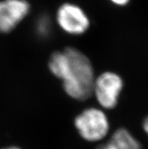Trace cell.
<instances>
[{
    "label": "cell",
    "mask_w": 148,
    "mask_h": 149,
    "mask_svg": "<svg viewBox=\"0 0 148 149\" xmlns=\"http://www.w3.org/2000/svg\"><path fill=\"white\" fill-rule=\"evenodd\" d=\"M143 130L145 131V133L148 136V115L145 117L142 123Z\"/></svg>",
    "instance_id": "10"
},
{
    "label": "cell",
    "mask_w": 148,
    "mask_h": 149,
    "mask_svg": "<svg viewBox=\"0 0 148 149\" xmlns=\"http://www.w3.org/2000/svg\"><path fill=\"white\" fill-rule=\"evenodd\" d=\"M55 21L64 33L81 36L89 30L91 21L83 8L73 2L61 4L55 14Z\"/></svg>",
    "instance_id": "4"
},
{
    "label": "cell",
    "mask_w": 148,
    "mask_h": 149,
    "mask_svg": "<svg viewBox=\"0 0 148 149\" xmlns=\"http://www.w3.org/2000/svg\"><path fill=\"white\" fill-rule=\"evenodd\" d=\"M109 142L116 149H143L138 139L129 130L124 127L116 130Z\"/></svg>",
    "instance_id": "6"
},
{
    "label": "cell",
    "mask_w": 148,
    "mask_h": 149,
    "mask_svg": "<svg viewBox=\"0 0 148 149\" xmlns=\"http://www.w3.org/2000/svg\"><path fill=\"white\" fill-rule=\"evenodd\" d=\"M51 21L47 15H42L36 23V32L42 39H46L51 33Z\"/></svg>",
    "instance_id": "7"
},
{
    "label": "cell",
    "mask_w": 148,
    "mask_h": 149,
    "mask_svg": "<svg viewBox=\"0 0 148 149\" xmlns=\"http://www.w3.org/2000/svg\"><path fill=\"white\" fill-rule=\"evenodd\" d=\"M96 149H116V148L108 141L106 143L101 144L100 146H98V147L96 148Z\"/></svg>",
    "instance_id": "9"
},
{
    "label": "cell",
    "mask_w": 148,
    "mask_h": 149,
    "mask_svg": "<svg viewBox=\"0 0 148 149\" xmlns=\"http://www.w3.org/2000/svg\"><path fill=\"white\" fill-rule=\"evenodd\" d=\"M74 127L83 140L98 142L107 137L110 125L104 109L89 107L76 116Z\"/></svg>",
    "instance_id": "2"
},
{
    "label": "cell",
    "mask_w": 148,
    "mask_h": 149,
    "mask_svg": "<svg viewBox=\"0 0 148 149\" xmlns=\"http://www.w3.org/2000/svg\"><path fill=\"white\" fill-rule=\"evenodd\" d=\"M49 70L61 80L68 96L85 101L92 96L95 74L92 61L86 55L74 47L53 52L49 61Z\"/></svg>",
    "instance_id": "1"
},
{
    "label": "cell",
    "mask_w": 148,
    "mask_h": 149,
    "mask_svg": "<svg viewBox=\"0 0 148 149\" xmlns=\"http://www.w3.org/2000/svg\"><path fill=\"white\" fill-rule=\"evenodd\" d=\"M30 4L26 0L0 1V33H9L30 12Z\"/></svg>",
    "instance_id": "5"
},
{
    "label": "cell",
    "mask_w": 148,
    "mask_h": 149,
    "mask_svg": "<svg viewBox=\"0 0 148 149\" xmlns=\"http://www.w3.org/2000/svg\"><path fill=\"white\" fill-rule=\"evenodd\" d=\"M113 5L116 6H126L131 0H110Z\"/></svg>",
    "instance_id": "8"
},
{
    "label": "cell",
    "mask_w": 148,
    "mask_h": 149,
    "mask_svg": "<svg viewBox=\"0 0 148 149\" xmlns=\"http://www.w3.org/2000/svg\"><path fill=\"white\" fill-rule=\"evenodd\" d=\"M123 88V79L120 74L113 71H104L95 77L92 95H94L100 108L112 110L118 104Z\"/></svg>",
    "instance_id": "3"
},
{
    "label": "cell",
    "mask_w": 148,
    "mask_h": 149,
    "mask_svg": "<svg viewBox=\"0 0 148 149\" xmlns=\"http://www.w3.org/2000/svg\"><path fill=\"white\" fill-rule=\"evenodd\" d=\"M2 149H22V148L20 147H18V146H7V147H5Z\"/></svg>",
    "instance_id": "11"
}]
</instances>
